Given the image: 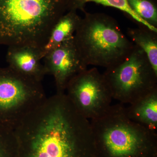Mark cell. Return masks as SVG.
<instances>
[{
  "label": "cell",
  "instance_id": "10",
  "mask_svg": "<svg viewBox=\"0 0 157 157\" xmlns=\"http://www.w3.org/2000/svg\"><path fill=\"white\" fill-rule=\"evenodd\" d=\"M128 117L157 133V89L126 107Z\"/></svg>",
  "mask_w": 157,
  "mask_h": 157
},
{
  "label": "cell",
  "instance_id": "11",
  "mask_svg": "<svg viewBox=\"0 0 157 157\" xmlns=\"http://www.w3.org/2000/svg\"><path fill=\"white\" fill-rule=\"evenodd\" d=\"M81 19L77 11L72 10L67 11L58 20L52 30L46 44L41 50L42 59L48 52L74 37Z\"/></svg>",
  "mask_w": 157,
  "mask_h": 157
},
{
  "label": "cell",
  "instance_id": "3",
  "mask_svg": "<svg viewBox=\"0 0 157 157\" xmlns=\"http://www.w3.org/2000/svg\"><path fill=\"white\" fill-rule=\"evenodd\" d=\"M90 121L97 157H157V133L131 120L124 104Z\"/></svg>",
  "mask_w": 157,
  "mask_h": 157
},
{
  "label": "cell",
  "instance_id": "5",
  "mask_svg": "<svg viewBox=\"0 0 157 157\" xmlns=\"http://www.w3.org/2000/svg\"><path fill=\"white\" fill-rule=\"evenodd\" d=\"M103 74L113 99L121 104H132L157 89V74L143 51L135 45L123 60Z\"/></svg>",
  "mask_w": 157,
  "mask_h": 157
},
{
  "label": "cell",
  "instance_id": "6",
  "mask_svg": "<svg viewBox=\"0 0 157 157\" xmlns=\"http://www.w3.org/2000/svg\"><path fill=\"white\" fill-rule=\"evenodd\" d=\"M46 98L42 82L0 67V124L14 130Z\"/></svg>",
  "mask_w": 157,
  "mask_h": 157
},
{
  "label": "cell",
  "instance_id": "12",
  "mask_svg": "<svg viewBox=\"0 0 157 157\" xmlns=\"http://www.w3.org/2000/svg\"><path fill=\"white\" fill-rule=\"evenodd\" d=\"M137 28H128L127 34L134 45L143 51L157 74V32L138 25Z\"/></svg>",
  "mask_w": 157,
  "mask_h": 157
},
{
  "label": "cell",
  "instance_id": "15",
  "mask_svg": "<svg viewBox=\"0 0 157 157\" xmlns=\"http://www.w3.org/2000/svg\"><path fill=\"white\" fill-rule=\"evenodd\" d=\"M0 157H19L14 130L0 124Z\"/></svg>",
  "mask_w": 157,
  "mask_h": 157
},
{
  "label": "cell",
  "instance_id": "1",
  "mask_svg": "<svg viewBox=\"0 0 157 157\" xmlns=\"http://www.w3.org/2000/svg\"><path fill=\"white\" fill-rule=\"evenodd\" d=\"M14 131L19 157H97L90 121L66 93L47 97Z\"/></svg>",
  "mask_w": 157,
  "mask_h": 157
},
{
  "label": "cell",
  "instance_id": "4",
  "mask_svg": "<svg viewBox=\"0 0 157 157\" xmlns=\"http://www.w3.org/2000/svg\"><path fill=\"white\" fill-rule=\"evenodd\" d=\"M84 13L74 39L87 66L111 67L132 52L135 45L123 33L114 18L104 13Z\"/></svg>",
  "mask_w": 157,
  "mask_h": 157
},
{
  "label": "cell",
  "instance_id": "7",
  "mask_svg": "<svg viewBox=\"0 0 157 157\" xmlns=\"http://www.w3.org/2000/svg\"><path fill=\"white\" fill-rule=\"evenodd\" d=\"M65 93L76 110L89 121L104 114L113 99L104 75L96 67L86 69L73 77Z\"/></svg>",
  "mask_w": 157,
  "mask_h": 157
},
{
  "label": "cell",
  "instance_id": "8",
  "mask_svg": "<svg viewBox=\"0 0 157 157\" xmlns=\"http://www.w3.org/2000/svg\"><path fill=\"white\" fill-rule=\"evenodd\" d=\"M46 75L53 76L56 93L63 94L70 80L87 69L76 47L74 37L48 52L43 58Z\"/></svg>",
  "mask_w": 157,
  "mask_h": 157
},
{
  "label": "cell",
  "instance_id": "9",
  "mask_svg": "<svg viewBox=\"0 0 157 157\" xmlns=\"http://www.w3.org/2000/svg\"><path fill=\"white\" fill-rule=\"evenodd\" d=\"M41 49L31 46H10L6 55L9 66L21 75L42 82L46 75Z\"/></svg>",
  "mask_w": 157,
  "mask_h": 157
},
{
  "label": "cell",
  "instance_id": "14",
  "mask_svg": "<svg viewBox=\"0 0 157 157\" xmlns=\"http://www.w3.org/2000/svg\"><path fill=\"white\" fill-rule=\"evenodd\" d=\"M132 11L147 23L157 29V0H126Z\"/></svg>",
  "mask_w": 157,
  "mask_h": 157
},
{
  "label": "cell",
  "instance_id": "2",
  "mask_svg": "<svg viewBox=\"0 0 157 157\" xmlns=\"http://www.w3.org/2000/svg\"><path fill=\"white\" fill-rule=\"evenodd\" d=\"M66 12L65 0H0V45L42 49Z\"/></svg>",
  "mask_w": 157,
  "mask_h": 157
},
{
  "label": "cell",
  "instance_id": "13",
  "mask_svg": "<svg viewBox=\"0 0 157 157\" xmlns=\"http://www.w3.org/2000/svg\"><path fill=\"white\" fill-rule=\"evenodd\" d=\"M65 2L67 11L72 10L77 11L79 10L84 12L86 11L85 9L86 5L89 2L95 3L107 7L115 8L123 11L136 21L138 25L145 26L152 30L157 32V29L147 23L132 11L126 0H65Z\"/></svg>",
  "mask_w": 157,
  "mask_h": 157
}]
</instances>
